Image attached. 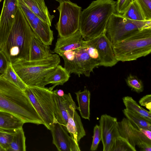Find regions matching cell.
<instances>
[{"mask_svg": "<svg viewBox=\"0 0 151 151\" xmlns=\"http://www.w3.org/2000/svg\"><path fill=\"white\" fill-rule=\"evenodd\" d=\"M0 109L21 119L24 123L43 122L24 91L0 75Z\"/></svg>", "mask_w": 151, "mask_h": 151, "instance_id": "6da1fadb", "label": "cell"}, {"mask_svg": "<svg viewBox=\"0 0 151 151\" xmlns=\"http://www.w3.org/2000/svg\"><path fill=\"white\" fill-rule=\"evenodd\" d=\"M113 0H96L81 12L79 30L87 41L105 32L109 18L116 12Z\"/></svg>", "mask_w": 151, "mask_h": 151, "instance_id": "7a4b0ae2", "label": "cell"}, {"mask_svg": "<svg viewBox=\"0 0 151 151\" xmlns=\"http://www.w3.org/2000/svg\"><path fill=\"white\" fill-rule=\"evenodd\" d=\"M33 33L18 3L13 26L1 50L9 62L12 63L21 59L29 60L30 46Z\"/></svg>", "mask_w": 151, "mask_h": 151, "instance_id": "3957f363", "label": "cell"}, {"mask_svg": "<svg viewBox=\"0 0 151 151\" xmlns=\"http://www.w3.org/2000/svg\"><path fill=\"white\" fill-rule=\"evenodd\" d=\"M60 58L57 54L42 60H17L12 63L16 72L27 87L46 86V77L59 64Z\"/></svg>", "mask_w": 151, "mask_h": 151, "instance_id": "277c9868", "label": "cell"}, {"mask_svg": "<svg viewBox=\"0 0 151 151\" xmlns=\"http://www.w3.org/2000/svg\"><path fill=\"white\" fill-rule=\"evenodd\" d=\"M118 61L136 60L151 52V27L144 29L113 45Z\"/></svg>", "mask_w": 151, "mask_h": 151, "instance_id": "5b68a950", "label": "cell"}, {"mask_svg": "<svg viewBox=\"0 0 151 151\" xmlns=\"http://www.w3.org/2000/svg\"><path fill=\"white\" fill-rule=\"evenodd\" d=\"M53 86L49 88L40 86L27 87L24 91L43 122L50 130L53 123L58 122L54 114L52 96Z\"/></svg>", "mask_w": 151, "mask_h": 151, "instance_id": "8992f818", "label": "cell"}, {"mask_svg": "<svg viewBox=\"0 0 151 151\" xmlns=\"http://www.w3.org/2000/svg\"><path fill=\"white\" fill-rule=\"evenodd\" d=\"M151 27V20L129 19L113 13L107 23L105 34L113 45L144 29Z\"/></svg>", "mask_w": 151, "mask_h": 151, "instance_id": "52a82bcc", "label": "cell"}, {"mask_svg": "<svg viewBox=\"0 0 151 151\" xmlns=\"http://www.w3.org/2000/svg\"><path fill=\"white\" fill-rule=\"evenodd\" d=\"M57 9L60 16L55 27L59 37H68L79 30L81 7L69 1L60 3Z\"/></svg>", "mask_w": 151, "mask_h": 151, "instance_id": "ba28073f", "label": "cell"}, {"mask_svg": "<svg viewBox=\"0 0 151 151\" xmlns=\"http://www.w3.org/2000/svg\"><path fill=\"white\" fill-rule=\"evenodd\" d=\"M74 50L75 56L73 60H69L63 59L64 68L70 74L73 73L79 77L81 75L89 77L93 69L100 66L99 60L90 55L86 45Z\"/></svg>", "mask_w": 151, "mask_h": 151, "instance_id": "9c48e42d", "label": "cell"}, {"mask_svg": "<svg viewBox=\"0 0 151 151\" xmlns=\"http://www.w3.org/2000/svg\"><path fill=\"white\" fill-rule=\"evenodd\" d=\"M27 22L34 32L45 45H52L54 39L53 32L50 26L33 13L23 0H17Z\"/></svg>", "mask_w": 151, "mask_h": 151, "instance_id": "30bf717a", "label": "cell"}, {"mask_svg": "<svg viewBox=\"0 0 151 151\" xmlns=\"http://www.w3.org/2000/svg\"><path fill=\"white\" fill-rule=\"evenodd\" d=\"M86 45L95 49L97 52L100 66L111 67L118 62L115 57L113 45L104 32L86 41Z\"/></svg>", "mask_w": 151, "mask_h": 151, "instance_id": "8fae6325", "label": "cell"}, {"mask_svg": "<svg viewBox=\"0 0 151 151\" xmlns=\"http://www.w3.org/2000/svg\"><path fill=\"white\" fill-rule=\"evenodd\" d=\"M18 7L17 0H4L0 15V50L4 45L13 26Z\"/></svg>", "mask_w": 151, "mask_h": 151, "instance_id": "7c38bea8", "label": "cell"}, {"mask_svg": "<svg viewBox=\"0 0 151 151\" xmlns=\"http://www.w3.org/2000/svg\"><path fill=\"white\" fill-rule=\"evenodd\" d=\"M103 151H111L116 138L120 135L116 117L106 114L102 115L99 121Z\"/></svg>", "mask_w": 151, "mask_h": 151, "instance_id": "4fadbf2b", "label": "cell"}, {"mask_svg": "<svg viewBox=\"0 0 151 151\" xmlns=\"http://www.w3.org/2000/svg\"><path fill=\"white\" fill-rule=\"evenodd\" d=\"M54 114L58 122L65 127L69 117L78 109L70 93L62 96L53 91Z\"/></svg>", "mask_w": 151, "mask_h": 151, "instance_id": "5bb4252c", "label": "cell"}, {"mask_svg": "<svg viewBox=\"0 0 151 151\" xmlns=\"http://www.w3.org/2000/svg\"><path fill=\"white\" fill-rule=\"evenodd\" d=\"M50 130L52 143L58 151H81L78 143L69 135L66 127L57 122L53 124Z\"/></svg>", "mask_w": 151, "mask_h": 151, "instance_id": "9a60e30c", "label": "cell"}, {"mask_svg": "<svg viewBox=\"0 0 151 151\" xmlns=\"http://www.w3.org/2000/svg\"><path fill=\"white\" fill-rule=\"evenodd\" d=\"M118 128L120 136L124 138L134 147L144 143L151 144V140L146 137L127 118L118 122Z\"/></svg>", "mask_w": 151, "mask_h": 151, "instance_id": "2e32d148", "label": "cell"}, {"mask_svg": "<svg viewBox=\"0 0 151 151\" xmlns=\"http://www.w3.org/2000/svg\"><path fill=\"white\" fill-rule=\"evenodd\" d=\"M86 46V41L83 40L79 30L68 37L58 38L54 52L59 54L66 51L75 50Z\"/></svg>", "mask_w": 151, "mask_h": 151, "instance_id": "e0dca14e", "label": "cell"}, {"mask_svg": "<svg viewBox=\"0 0 151 151\" xmlns=\"http://www.w3.org/2000/svg\"><path fill=\"white\" fill-rule=\"evenodd\" d=\"M52 53L49 46L44 43L33 32L31 38L29 60L44 59L51 55Z\"/></svg>", "mask_w": 151, "mask_h": 151, "instance_id": "ac0fdd59", "label": "cell"}, {"mask_svg": "<svg viewBox=\"0 0 151 151\" xmlns=\"http://www.w3.org/2000/svg\"><path fill=\"white\" fill-rule=\"evenodd\" d=\"M65 127L70 136L77 143L86 135L80 117L76 110L69 117Z\"/></svg>", "mask_w": 151, "mask_h": 151, "instance_id": "d6986e66", "label": "cell"}, {"mask_svg": "<svg viewBox=\"0 0 151 151\" xmlns=\"http://www.w3.org/2000/svg\"><path fill=\"white\" fill-rule=\"evenodd\" d=\"M25 4L38 17L51 27L55 16L51 15L46 6L42 5L38 0H23Z\"/></svg>", "mask_w": 151, "mask_h": 151, "instance_id": "ffe728a7", "label": "cell"}, {"mask_svg": "<svg viewBox=\"0 0 151 151\" xmlns=\"http://www.w3.org/2000/svg\"><path fill=\"white\" fill-rule=\"evenodd\" d=\"M70 75L64 67L58 65L46 77L45 84L46 85L51 84L55 87L59 85H63L68 80Z\"/></svg>", "mask_w": 151, "mask_h": 151, "instance_id": "44dd1931", "label": "cell"}, {"mask_svg": "<svg viewBox=\"0 0 151 151\" xmlns=\"http://www.w3.org/2000/svg\"><path fill=\"white\" fill-rule=\"evenodd\" d=\"M24 123L21 119L14 114L0 109V128L17 129L22 128Z\"/></svg>", "mask_w": 151, "mask_h": 151, "instance_id": "7402d4cb", "label": "cell"}, {"mask_svg": "<svg viewBox=\"0 0 151 151\" xmlns=\"http://www.w3.org/2000/svg\"><path fill=\"white\" fill-rule=\"evenodd\" d=\"M78 101L79 111L81 117L85 119L90 120V100L91 93L86 89L81 91L80 90L75 93Z\"/></svg>", "mask_w": 151, "mask_h": 151, "instance_id": "603a6c76", "label": "cell"}, {"mask_svg": "<svg viewBox=\"0 0 151 151\" xmlns=\"http://www.w3.org/2000/svg\"><path fill=\"white\" fill-rule=\"evenodd\" d=\"M122 100L126 109L151 122V112L140 106L131 97L124 96Z\"/></svg>", "mask_w": 151, "mask_h": 151, "instance_id": "cb8c5ba5", "label": "cell"}, {"mask_svg": "<svg viewBox=\"0 0 151 151\" xmlns=\"http://www.w3.org/2000/svg\"><path fill=\"white\" fill-rule=\"evenodd\" d=\"M26 137L22 128L15 131L8 151H26Z\"/></svg>", "mask_w": 151, "mask_h": 151, "instance_id": "d4e9b609", "label": "cell"}, {"mask_svg": "<svg viewBox=\"0 0 151 151\" xmlns=\"http://www.w3.org/2000/svg\"><path fill=\"white\" fill-rule=\"evenodd\" d=\"M1 75L4 78L23 91L27 87L16 72L11 62H9L6 71Z\"/></svg>", "mask_w": 151, "mask_h": 151, "instance_id": "484cf974", "label": "cell"}, {"mask_svg": "<svg viewBox=\"0 0 151 151\" xmlns=\"http://www.w3.org/2000/svg\"><path fill=\"white\" fill-rule=\"evenodd\" d=\"M122 15L124 18L132 20L146 21L142 11L135 0L133 1Z\"/></svg>", "mask_w": 151, "mask_h": 151, "instance_id": "4316f807", "label": "cell"}, {"mask_svg": "<svg viewBox=\"0 0 151 151\" xmlns=\"http://www.w3.org/2000/svg\"><path fill=\"white\" fill-rule=\"evenodd\" d=\"M122 111L126 118L132 124L151 130V122L142 117L133 114L126 109H124Z\"/></svg>", "mask_w": 151, "mask_h": 151, "instance_id": "83f0119b", "label": "cell"}, {"mask_svg": "<svg viewBox=\"0 0 151 151\" xmlns=\"http://www.w3.org/2000/svg\"><path fill=\"white\" fill-rule=\"evenodd\" d=\"M17 130L0 128V151H8L13 136Z\"/></svg>", "mask_w": 151, "mask_h": 151, "instance_id": "f1b7e54d", "label": "cell"}, {"mask_svg": "<svg viewBox=\"0 0 151 151\" xmlns=\"http://www.w3.org/2000/svg\"><path fill=\"white\" fill-rule=\"evenodd\" d=\"M136 151L135 148L133 147L127 139L120 136L116 138L111 150V151Z\"/></svg>", "mask_w": 151, "mask_h": 151, "instance_id": "f546056e", "label": "cell"}, {"mask_svg": "<svg viewBox=\"0 0 151 151\" xmlns=\"http://www.w3.org/2000/svg\"><path fill=\"white\" fill-rule=\"evenodd\" d=\"M127 85L132 90L139 93L144 90L143 83L141 80L135 76L129 75L125 79Z\"/></svg>", "mask_w": 151, "mask_h": 151, "instance_id": "4dcf8cb0", "label": "cell"}, {"mask_svg": "<svg viewBox=\"0 0 151 151\" xmlns=\"http://www.w3.org/2000/svg\"><path fill=\"white\" fill-rule=\"evenodd\" d=\"M145 20H151V0H135Z\"/></svg>", "mask_w": 151, "mask_h": 151, "instance_id": "1f68e13d", "label": "cell"}, {"mask_svg": "<svg viewBox=\"0 0 151 151\" xmlns=\"http://www.w3.org/2000/svg\"><path fill=\"white\" fill-rule=\"evenodd\" d=\"M93 135L90 150L94 151L97 150L99 144L101 140L100 127L99 125H96L93 129Z\"/></svg>", "mask_w": 151, "mask_h": 151, "instance_id": "d6a6232c", "label": "cell"}, {"mask_svg": "<svg viewBox=\"0 0 151 151\" xmlns=\"http://www.w3.org/2000/svg\"><path fill=\"white\" fill-rule=\"evenodd\" d=\"M133 0H117L116 3V11L118 14H123Z\"/></svg>", "mask_w": 151, "mask_h": 151, "instance_id": "836d02e7", "label": "cell"}, {"mask_svg": "<svg viewBox=\"0 0 151 151\" xmlns=\"http://www.w3.org/2000/svg\"><path fill=\"white\" fill-rule=\"evenodd\" d=\"M9 62L4 52L0 50V75L5 73Z\"/></svg>", "mask_w": 151, "mask_h": 151, "instance_id": "e575fe53", "label": "cell"}, {"mask_svg": "<svg viewBox=\"0 0 151 151\" xmlns=\"http://www.w3.org/2000/svg\"><path fill=\"white\" fill-rule=\"evenodd\" d=\"M141 106H144L151 112V95L147 94L141 98L139 102Z\"/></svg>", "mask_w": 151, "mask_h": 151, "instance_id": "d590c367", "label": "cell"}, {"mask_svg": "<svg viewBox=\"0 0 151 151\" xmlns=\"http://www.w3.org/2000/svg\"><path fill=\"white\" fill-rule=\"evenodd\" d=\"M132 124L140 131L146 137L149 139L151 140V130L140 127L133 124Z\"/></svg>", "mask_w": 151, "mask_h": 151, "instance_id": "8d00e7d4", "label": "cell"}, {"mask_svg": "<svg viewBox=\"0 0 151 151\" xmlns=\"http://www.w3.org/2000/svg\"><path fill=\"white\" fill-rule=\"evenodd\" d=\"M140 149V150L142 151H151V144L148 143H144L141 144L138 146Z\"/></svg>", "mask_w": 151, "mask_h": 151, "instance_id": "74e56055", "label": "cell"}, {"mask_svg": "<svg viewBox=\"0 0 151 151\" xmlns=\"http://www.w3.org/2000/svg\"><path fill=\"white\" fill-rule=\"evenodd\" d=\"M58 96H62L64 94V93L63 90L61 89H56L53 91Z\"/></svg>", "mask_w": 151, "mask_h": 151, "instance_id": "f35d334b", "label": "cell"}, {"mask_svg": "<svg viewBox=\"0 0 151 151\" xmlns=\"http://www.w3.org/2000/svg\"><path fill=\"white\" fill-rule=\"evenodd\" d=\"M38 1L42 5L44 6H46L44 0H38Z\"/></svg>", "mask_w": 151, "mask_h": 151, "instance_id": "ab89813d", "label": "cell"}, {"mask_svg": "<svg viewBox=\"0 0 151 151\" xmlns=\"http://www.w3.org/2000/svg\"><path fill=\"white\" fill-rule=\"evenodd\" d=\"M58 2L59 3H61L64 1H69V0H55Z\"/></svg>", "mask_w": 151, "mask_h": 151, "instance_id": "60d3db41", "label": "cell"}, {"mask_svg": "<svg viewBox=\"0 0 151 151\" xmlns=\"http://www.w3.org/2000/svg\"><path fill=\"white\" fill-rule=\"evenodd\" d=\"M2 0H0V2L2 1Z\"/></svg>", "mask_w": 151, "mask_h": 151, "instance_id": "b9f144b4", "label": "cell"}]
</instances>
